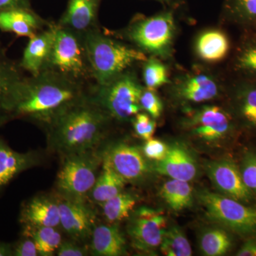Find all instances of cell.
<instances>
[{"label": "cell", "mask_w": 256, "mask_h": 256, "mask_svg": "<svg viewBox=\"0 0 256 256\" xmlns=\"http://www.w3.org/2000/svg\"><path fill=\"white\" fill-rule=\"evenodd\" d=\"M140 104L143 110L146 111L153 118H158L163 110L162 102L152 89L143 90Z\"/></svg>", "instance_id": "35"}, {"label": "cell", "mask_w": 256, "mask_h": 256, "mask_svg": "<svg viewBox=\"0 0 256 256\" xmlns=\"http://www.w3.org/2000/svg\"><path fill=\"white\" fill-rule=\"evenodd\" d=\"M13 64L5 58L4 54L0 52V122L4 120V98L8 84L18 72Z\"/></svg>", "instance_id": "34"}, {"label": "cell", "mask_w": 256, "mask_h": 256, "mask_svg": "<svg viewBox=\"0 0 256 256\" xmlns=\"http://www.w3.org/2000/svg\"><path fill=\"white\" fill-rule=\"evenodd\" d=\"M220 88L212 77L200 74L188 76L178 87V96L183 100L200 104L216 97Z\"/></svg>", "instance_id": "21"}, {"label": "cell", "mask_w": 256, "mask_h": 256, "mask_svg": "<svg viewBox=\"0 0 256 256\" xmlns=\"http://www.w3.org/2000/svg\"><path fill=\"white\" fill-rule=\"evenodd\" d=\"M156 121L150 119L146 114H138L134 116L133 127L137 136L144 140H148L152 138L156 130Z\"/></svg>", "instance_id": "36"}, {"label": "cell", "mask_w": 256, "mask_h": 256, "mask_svg": "<svg viewBox=\"0 0 256 256\" xmlns=\"http://www.w3.org/2000/svg\"><path fill=\"white\" fill-rule=\"evenodd\" d=\"M92 252L97 256H120L127 254L126 240L117 226H95L92 235Z\"/></svg>", "instance_id": "19"}, {"label": "cell", "mask_w": 256, "mask_h": 256, "mask_svg": "<svg viewBox=\"0 0 256 256\" xmlns=\"http://www.w3.org/2000/svg\"><path fill=\"white\" fill-rule=\"evenodd\" d=\"M236 256H256V235L245 239Z\"/></svg>", "instance_id": "40"}, {"label": "cell", "mask_w": 256, "mask_h": 256, "mask_svg": "<svg viewBox=\"0 0 256 256\" xmlns=\"http://www.w3.org/2000/svg\"><path fill=\"white\" fill-rule=\"evenodd\" d=\"M82 96L78 82L50 70H44L30 78L18 72L5 92V117H25L50 124L68 106Z\"/></svg>", "instance_id": "1"}, {"label": "cell", "mask_w": 256, "mask_h": 256, "mask_svg": "<svg viewBox=\"0 0 256 256\" xmlns=\"http://www.w3.org/2000/svg\"><path fill=\"white\" fill-rule=\"evenodd\" d=\"M230 232L222 227L206 229L200 237V249L206 256H222L230 252L233 238Z\"/></svg>", "instance_id": "26"}, {"label": "cell", "mask_w": 256, "mask_h": 256, "mask_svg": "<svg viewBox=\"0 0 256 256\" xmlns=\"http://www.w3.org/2000/svg\"><path fill=\"white\" fill-rule=\"evenodd\" d=\"M102 162V154H98L95 150L66 156L56 180L62 196L84 202L95 184Z\"/></svg>", "instance_id": "5"}, {"label": "cell", "mask_w": 256, "mask_h": 256, "mask_svg": "<svg viewBox=\"0 0 256 256\" xmlns=\"http://www.w3.org/2000/svg\"><path fill=\"white\" fill-rule=\"evenodd\" d=\"M13 255L16 256H37L40 252L37 250L36 244L31 238L23 236L13 248Z\"/></svg>", "instance_id": "38"}, {"label": "cell", "mask_w": 256, "mask_h": 256, "mask_svg": "<svg viewBox=\"0 0 256 256\" xmlns=\"http://www.w3.org/2000/svg\"><path fill=\"white\" fill-rule=\"evenodd\" d=\"M144 89L130 74L122 73L99 86L94 100L108 114L119 120H126L139 114L140 99Z\"/></svg>", "instance_id": "7"}, {"label": "cell", "mask_w": 256, "mask_h": 256, "mask_svg": "<svg viewBox=\"0 0 256 256\" xmlns=\"http://www.w3.org/2000/svg\"><path fill=\"white\" fill-rule=\"evenodd\" d=\"M229 12L237 22H256V0H229Z\"/></svg>", "instance_id": "33"}, {"label": "cell", "mask_w": 256, "mask_h": 256, "mask_svg": "<svg viewBox=\"0 0 256 256\" xmlns=\"http://www.w3.org/2000/svg\"><path fill=\"white\" fill-rule=\"evenodd\" d=\"M22 235L30 237L36 244L40 256H50L60 248L62 235L55 227L23 226Z\"/></svg>", "instance_id": "27"}, {"label": "cell", "mask_w": 256, "mask_h": 256, "mask_svg": "<svg viewBox=\"0 0 256 256\" xmlns=\"http://www.w3.org/2000/svg\"><path fill=\"white\" fill-rule=\"evenodd\" d=\"M210 182L220 194L237 201L256 204V197L242 180L238 163L232 158L210 162L206 166Z\"/></svg>", "instance_id": "11"}, {"label": "cell", "mask_w": 256, "mask_h": 256, "mask_svg": "<svg viewBox=\"0 0 256 256\" xmlns=\"http://www.w3.org/2000/svg\"><path fill=\"white\" fill-rule=\"evenodd\" d=\"M102 156L127 183L142 181L150 171L148 158L142 150L127 143L114 144L104 152Z\"/></svg>", "instance_id": "12"}, {"label": "cell", "mask_w": 256, "mask_h": 256, "mask_svg": "<svg viewBox=\"0 0 256 256\" xmlns=\"http://www.w3.org/2000/svg\"><path fill=\"white\" fill-rule=\"evenodd\" d=\"M186 124L195 137L208 143L232 140L239 129L232 114L214 106L195 111Z\"/></svg>", "instance_id": "8"}, {"label": "cell", "mask_w": 256, "mask_h": 256, "mask_svg": "<svg viewBox=\"0 0 256 256\" xmlns=\"http://www.w3.org/2000/svg\"><path fill=\"white\" fill-rule=\"evenodd\" d=\"M55 26L30 38V42L24 50L20 66L30 72L32 76L37 75L44 70L53 45Z\"/></svg>", "instance_id": "17"}, {"label": "cell", "mask_w": 256, "mask_h": 256, "mask_svg": "<svg viewBox=\"0 0 256 256\" xmlns=\"http://www.w3.org/2000/svg\"><path fill=\"white\" fill-rule=\"evenodd\" d=\"M82 34L55 26L54 38L46 66L64 76L78 82L90 72Z\"/></svg>", "instance_id": "6"}, {"label": "cell", "mask_w": 256, "mask_h": 256, "mask_svg": "<svg viewBox=\"0 0 256 256\" xmlns=\"http://www.w3.org/2000/svg\"><path fill=\"white\" fill-rule=\"evenodd\" d=\"M235 68L244 74L246 80L256 82V36L240 47L236 57Z\"/></svg>", "instance_id": "30"}, {"label": "cell", "mask_w": 256, "mask_h": 256, "mask_svg": "<svg viewBox=\"0 0 256 256\" xmlns=\"http://www.w3.org/2000/svg\"><path fill=\"white\" fill-rule=\"evenodd\" d=\"M228 50V38L220 31L204 32L197 40V53L200 58L206 62H215L223 60Z\"/></svg>", "instance_id": "24"}, {"label": "cell", "mask_w": 256, "mask_h": 256, "mask_svg": "<svg viewBox=\"0 0 256 256\" xmlns=\"http://www.w3.org/2000/svg\"><path fill=\"white\" fill-rule=\"evenodd\" d=\"M238 166L242 181L256 197V148L244 150Z\"/></svg>", "instance_id": "31"}, {"label": "cell", "mask_w": 256, "mask_h": 256, "mask_svg": "<svg viewBox=\"0 0 256 256\" xmlns=\"http://www.w3.org/2000/svg\"><path fill=\"white\" fill-rule=\"evenodd\" d=\"M60 208V226L74 240L84 242L92 237L94 226L92 214L84 202L62 197L57 200Z\"/></svg>", "instance_id": "13"}, {"label": "cell", "mask_w": 256, "mask_h": 256, "mask_svg": "<svg viewBox=\"0 0 256 256\" xmlns=\"http://www.w3.org/2000/svg\"><path fill=\"white\" fill-rule=\"evenodd\" d=\"M23 226L57 227L60 226L58 202L45 196H37L25 204L20 213Z\"/></svg>", "instance_id": "16"}, {"label": "cell", "mask_w": 256, "mask_h": 256, "mask_svg": "<svg viewBox=\"0 0 256 256\" xmlns=\"http://www.w3.org/2000/svg\"><path fill=\"white\" fill-rule=\"evenodd\" d=\"M136 204L137 200L134 195L122 191L101 204L100 206L106 220L109 223L114 224L130 217Z\"/></svg>", "instance_id": "28"}, {"label": "cell", "mask_w": 256, "mask_h": 256, "mask_svg": "<svg viewBox=\"0 0 256 256\" xmlns=\"http://www.w3.org/2000/svg\"><path fill=\"white\" fill-rule=\"evenodd\" d=\"M40 20L28 8L0 10V30L31 38L41 26Z\"/></svg>", "instance_id": "22"}, {"label": "cell", "mask_w": 256, "mask_h": 256, "mask_svg": "<svg viewBox=\"0 0 256 256\" xmlns=\"http://www.w3.org/2000/svg\"><path fill=\"white\" fill-rule=\"evenodd\" d=\"M102 170L90 191L92 201L100 205L124 191L126 181L118 174L108 160L102 156Z\"/></svg>", "instance_id": "23"}, {"label": "cell", "mask_w": 256, "mask_h": 256, "mask_svg": "<svg viewBox=\"0 0 256 256\" xmlns=\"http://www.w3.org/2000/svg\"><path fill=\"white\" fill-rule=\"evenodd\" d=\"M143 69V78L148 88L154 90L168 84V70L164 64L156 60H146Z\"/></svg>", "instance_id": "32"}, {"label": "cell", "mask_w": 256, "mask_h": 256, "mask_svg": "<svg viewBox=\"0 0 256 256\" xmlns=\"http://www.w3.org/2000/svg\"><path fill=\"white\" fill-rule=\"evenodd\" d=\"M108 117L95 100L82 97L50 122V144L65 156L94 150L104 138Z\"/></svg>", "instance_id": "2"}, {"label": "cell", "mask_w": 256, "mask_h": 256, "mask_svg": "<svg viewBox=\"0 0 256 256\" xmlns=\"http://www.w3.org/2000/svg\"><path fill=\"white\" fill-rule=\"evenodd\" d=\"M168 148L169 146L159 140L152 138L146 141L142 150L148 160L158 162L164 159L168 153Z\"/></svg>", "instance_id": "37"}, {"label": "cell", "mask_w": 256, "mask_h": 256, "mask_svg": "<svg viewBox=\"0 0 256 256\" xmlns=\"http://www.w3.org/2000/svg\"><path fill=\"white\" fill-rule=\"evenodd\" d=\"M198 198L212 222L242 238L256 235V204H247L206 190L200 192Z\"/></svg>", "instance_id": "4"}, {"label": "cell", "mask_w": 256, "mask_h": 256, "mask_svg": "<svg viewBox=\"0 0 256 256\" xmlns=\"http://www.w3.org/2000/svg\"><path fill=\"white\" fill-rule=\"evenodd\" d=\"M89 68L98 86L104 85L140 62H146L140 50L119 43L96 30L84 34Z\"/></svg>", "instance_id": "3"}, {"label": "cell", "mask_w": 256, "mask_h": 256, "mask_svg": "<svg viewBox=\"0 0 256 256\" xmlns=\"http://www.w3.org/2000/svg\"><path fill=\"white\" fill-rule=\"evenodd\" d=\"M97 0H69L60 26L84 34L90 30L96 20Z\"/></svg>", "instance_id": "20"}, {"label": "cell", "mask_w": 256, "mask_h": 256, "mask_svg": "<svg viewBox=\"0 0 256 256\" xmlns=\"http://www.w3.org/2000/svg\"><path fill=\"white\" fill-rule=\"evenodd\" d=\"M156 162V172L174 180L190 182L196 175L194 158L188 148L180 143L170 146L164 159Z\"/></svg>", "instance_id": "15"}, {"label": "cell", "mask_w": 256, "mask_h": 256, "mask_svg": "<svg viewBox=\"0 0 256 256\" xmlns=\"http://www.w3.org/2000/svg\"><path fill=\"white\" fill-rule=\"evenodd\" d=\"M58 256H84L87 255V252L76 244L70 242H62L57 250Z\"/></svg>", "instance_id": "39"}, {"label": "cell", "mask_w": 256, "mask_h": 256, "mask_svg": "<svg viewBox=\"0 0 256 256\" xmlns=\"http://www.w3.org/2000/svg\"><path fill=\"white\" fill-rule=\"evenodd\" d=\"M160 250L164 256H190L191 245L182 230L176 226L166 228L160 244Z\"/></svg>", "instance_id": "29"}, {"label": "cell", "mask_w": 256, "mask_h": 256, "mask_svg": "<svg viewBox=\"0 0 256 256\" xmlns=\"http://www.w3.org/2000/svg\"><path fill=\"white\" fill-rule=\"evenodd\" d=\"M175 32L174 18L171 13H163L144 18L132 25L129 36L137 46L156 55L168 53Z\"/></svg>", "instance_id": "9"}, {"label": "cell", "mask_w": 256, "mask_h": 256, "mask_svg": "<svg viewBox=\"0 0 256 256\" xmlns=\"http://www.w3.org/2000/svg\"><path fill=\"white\" fill-rule=\"evenodd\" d=\"M28 0H0V10L12 8H28Z\"/></svg>", "instance_id": "41"}, {"label": "cell", "mask_w": 256, "mask_h": 256, "mask_svg": "<svg viewBox=\"0 0 256 256\" xmlns=\"http://www.w3.org/2000/svg\"><path fill=\"white\" fill-rule=\"evenodd\" d=\"M166 228V218L162 212L142 206L131 214L128 234L134 248L153 252L160 246Z\"/></svg>", "instance_id": "10"}, {"label": "cell", "mask_w": 256, "mask_h": 256, "mask_svg": "<svg viewBox=\"0 0 256 256\" xmlns=\"http://www.w3.org/2000/svg\"><path fill=\"white\" fill-rule=\"evenodd\" d=\"M9 248L5 247L2 244H0V256L10 255Z\"/></svg>", "instance_id": "42"}, {"label": "cell", "mask_w": 256, "mask_h": 256, "mask_svg": "<svg viewBox=\"0 0 256 256\" xmlns=\"http://www.w3.org/2000/svg\"><path fill=\"white\" fill-rule=\"evenodd\" d=\"M160 196L174 212H181L191 206L193 191L190 182L172 178L160 190Z\"/></svg>", "instance_id": "25"}, {"label": "cell", "mask_w": 256, "mask_h": 256, "mask_svg": "<svg viewBox=\"0 0 256 256\" xmlns=\"http://www.w3.org/2000/svg\"><path fill=\"white\" fill-rule=\"evenodd\" d=\"M232 114L239 130L256 136V82H240L232 92Z\"/></svg>", "instance_id": "14"}, {"label": "cell", "mask_w": 256, "mask_h": 256, "mask_svg": "<svg viewBox=\"0 0 256 256\" xmlns=\"http://www.w3.org/2000/svg\"><path fill=\"white\" fill-rule=\"evenodd\" d=\"M255 24H256V22L255 23Z\"/></svg>", "instance_id": "43"}, {"label": "cell", "mask_w": 256, "mask_h": 256, "mask_svg": "<svg viewBox=\"0 0 256 256\" xmlns=\"http://www.w3.org/2000/svg\"><path fill=\"white\" fill-rule=\"evenodd\" d=\"M37 163L38 158L33 152H18L0 138V192L16 176Z\"/></svg>", "instance_id": "18"}]
</instances>
